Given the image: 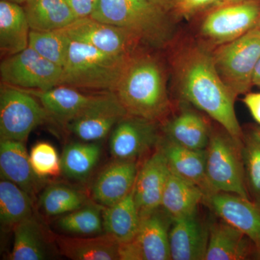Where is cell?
Returning <instances> with one entry per match:
<instances>
[{
	"instance_id": "ffe728a7",
	"label": "cell",
	"mask_w": 260,
	"mask_h": 260,
	"mask_svg": "<svg viewBox=\"0 0 260 260\" xmlns=\"http://www.w3.org/2000/svg\"><path fill=\"white\" fill-rule=\"evenodd\" d=\"M157 149L164 155L170 172L199 186L205 195L211 194L206 177L205 150L184 148L162 135Z\"/></svg>"
},
{
	"instance_id": "277c9868",
	"label": "cell",
	"mask_w": 260,
	"mask_h": 260,
	"mask_svg": "<svg viewBox=\"0 0 260 260\" xmlns=\"http://www.w3.org/2000/svg\"><path fill=\"white\" fill-rule=\"evenodd\" d=\"M131 56L112 55L71 41L59 85L114 93Z\"/></svg>"
},
{
	"instance_id": "52a82bcc",
	"label": "cell",
	"mask_w": 260,
	"mask_h": 260,
	"mask_svg": "<svg viewBox=\"0 0 260 260\" xmlns=\"http://www.w3.org/2000/svg\"><path fill=\"white\" fill-rule=\"evenodd\" d=\"M50 116L34 95L10 85L0 90V139L23 142Z\"/></svg>"
},
{
	"instance_id": "4fadbf2b",
	"label": "cell",
	"mask_w": 260,
	"mask_h": 260,
	"mask_svg": "<svg viewBox=\"0 0 260 260\" xmlns=\"http://www.w3.org/2000/svg\"><path fill=\"white\" fill-rule=\"evenodd\" d=\"M127 114L115 93L106 92L65 126L81 141L98 143L111 134L114 126Z\"/></svg>"
},
{
	"instance_id": "ba28073f",
	"label": "cell",
	"mask_w": 260,
	"mask_h": 260,
	"mask_svg": "<svg viewBox=\"0 0 260 260\" xmlns=\"http://www.w3.org/2000/svg\"><path fill=\"white\" fill-rule=\"evenodd\" d=\"M62 68L28 47L3 58L0 76L5 85L26 90H46L60 85Z\"/></svg>"
},
{
	"instance_id": "f1b7e54d",
	"label": "cell",
	"mask_w": 260,
	"mask_h": 260,
	"mask_svg": "<svg viewBox=\"0 0 260 260\" xmlns=\"http://www.w3.org/2000/svg\"><path fill=\"white\" fill-rule=\"evenodd\" d=\"M101 155L102 146L99 143L84 141L70 143L61 153V174L71 180L85 181L96 167Z\"/></svg>"
},
{
	"instance_id": "e0dca14e",
	"label": "cell",
	"mask_w": 260,
	"mask_h": 260,
	"mask_svg": "<svg viewBox=\"0 0 260 260\" xmlns=\"http://www.w3.org/2000/svg\"><path fill=\"white\" fill-rule=\"evenodd\" d=\"M172 260H205L208 242V223H204L198 212L172 219L169 233Z\"/></svg>"
},
{
	"instance_id": "f546056e",
	"label": "cell",
	"mask_w": 260,
	"mask_h": 260,
	"mask_svg": "<svg viewBox=\"0 0 260 260\" xmlns=\"http://www.w3.org/2000/svg\"><path fill=\"white\" fill-rule=\"evenodd\" d=\"M34 216L32 197L11 181H0V221L4 230H13Z\"/></svg>"
},
{
	"instance_id": "836d02e7",
	"label": "cell",
	"mask_w": 260,
	"mask_h": 260,
	"mask_svg": "<svg viewBox=\"0 0 260 260\" xmlns=\"http://www.w3.org/2000/svg\"><path fill=\"white\" fill-rule=\"evenodd\" d=\"M71 39L62 30H30L28 47L58 66L63 68L69 53Z\"/></svg>"
},
{
	"instance_id": "e575fe53",
	"label": "cell",
	"mask_w": 260,
	"mask_h": 260,
	"mask_svg": "<svg viewBox=\"0 0 260 260\" xmlns=\"http://www.w3.org/2000/svg\"><path fill=\"white\" fill-rule=\"evenodd\" d=\"M29 158L32 170L39 179L44 180L61 174V157L50 143L40 142L34 145Z\"/></svg>"
},
{
	"instance_id": "8fae6325",
	"label": "cell",
	"mask_w": 260,
	"mask_h": 260,
	"mask_svg": "<svg viewBox=\"0 0 260 260\" xmlns=\"http://www.w3.org/2000/svg\"><path fill=\"white\" fill-rule=\"evenodd\" d=\"M61 30L71 41L83 43L112 55L133 56L139 51L142 44L127 30L91 17L76 19Z\"/></svg>"
},
{
	"instance_id": "d4e9b609",
	"label": "cell",
	"mask_w": 260,
	"mask_h": 260,
	"mask_svg": "<svg viewBox=\"0 0 260 260\" xmlns=\"http://www.w3.org/2000/svg\"><path fill=\"white\" fill-rule=\"evenodd\" d=\"M205 196L199 186L170 172L162 193L160 208L172 219L182 218L198 212Z\"/></svg>"
},
{
	"instance_id": "5bb4252c",
	"label": "cell",
	"mask_w": 260,
	"mask_h": 260,
	"mask_svg": "<svg viewBox=\"0 0 260 260\" xmlns=\"http://www.w3.org/2000/svg\"><path fill=\"white\" fill-rule=\"evenodd\" d=\"M217 217L246 234L256 248L260 259V207L237 194L215 192L205 195L203 202Z\"/></svg>"
},
{
	"instance_id": "4316f807",
	"label": "cell",
	"mask_w": 260,
	"mask_h": 260,
	"mask_svg": "<svg viewBox=\"0 0 260 260\" xmlns=\"http://www.w3.org/2000/svg\"><path fill=\"white\" fill-rule=\"evenodd\" d=\"M23 8L35 31L61 30L77 19L65 0H26Z\"/></svg>"
},
{
	"instance_id": "b9f144b4",
	"label": "cell",
	"mask_w": 260,
	"mask_h": 260,
	"mask_svg": "<svg viewBox=\"0 0 260 260\" xmlns=\"http://www.w3.org/2000/svg\"><path fill=\"white\" fill-rule=\"evenodd\" d=\"M7 1L12 2V3H17V4H24L26 0H7Z\"/></svg>"
},
{
	"instance_id": "5b68a950",
	"label": "cell",
	"mask_w": 260,
	"mask_h": 260,
	"mask_svg": "<svg viewBox=\"0 0 260 260\" xmlns=\"http://www.w3.org/2000/svg\"><path fill=\"white\" fill-rule=\"evenodd\" d=\"M218 125L212 128L205 150L207 180L212 193H231L251 200L246 186L242 140Z\"/></svg>"
},
{
	"instance_id": "44dd1931",
	"label": "cell",
	"mask_w": 260,
	"mask_h": 260,
	"mask_svg": "<svg viewBox=\"0 0 260 260\" xmlns=\"http://www.w3.org/2000/svg\"><path fill=\"white\" fill-rule=\"evenodd\" d=\"M160 128L162 137L173 143L192 150H205L213 126L199 112L184 108Z\"/></svg>"
},
{
	"instance_id": "8d00e7d4",
	"label": "cell",
	"mask_w": 260,
	"mask_h": 260,
	"mask_svg": "<svg viewBox=\"0 0 260 260\" xmlns=\"http://www.w3.org/2000/svg\"><path fill=\"white\" fill-rule=\"evenodd\" d=\"M77 19L90 17L99 5V0H65Z\"/></svg>"
},
{
	"instance_id": "ab89813d",
	"label": "cell",
	"mask_w": 260,
	"mask_h": 260,
	"mask_svg": "<svg viewBox=\"0 0 260 260\" xmlns=\"http://www.w3.org/2000/svg\"><path fill=\"white\" fill-rule=\"evenodd\" d=\"M253 85L260 87V59L256 64L254 70V76H253Z\"/></svg>"
},
{
	"instance_id": "3957f363",
	"label": "cell",
	"mask_w": 260,
	"mask_h": 260,
	"mask_svg": "<svg viewBox=\"0 0 260 260\" xmlns=\"http://www.w3.org/2000/svg\"><path fill=\"white\" fill-rule=\"evenodd\" d=\"M90 17L127 30L149 47H164L172 37L167 12L148 0H99Z\"/></svg>"
},
{
	"instance_id": "6da1fadb",
	"label": "cell",
	"mask_w": 260,
	"mask_h": 260,
	"mask_svg": "<svg viewBox=\"0 0 260 260\" xmlns=\"http://www.w3.org/2000/svg\"><path fill=\"white\" fill-rule=\"evenodd\" d=\"M174 70L181 97L242 140L243 130L235 111L237 96L219 75L213 52L199 45L185 47L176 56Z\"/></svg>"
},
{
	"instance_id": "1f68e13d",
	"label": "cell",
	"mask_w": 260,
	"mask_h": 260,
	"mask_svg": "<svg viewBox=\"0 0 260 260\" xmlns=\"http://www.w3.org/2000/svg\"><path fill=\"white\" fill-rule=\"evenodd\" d=\"M102 205L90 201L79 209L61 215L56 226L61 232L75 237H90L104 234Z\"/></svg>"
},
{
	"instance_id": "2e32d148",
	"label": "cell",
	"mask_w": 260,
	"mask_h": 260,
	"mask_svg": "<svg viewBox=\"0 0 260 260\" xmlns=\"http://www.w3.org/2000/svg\"><path fill=\"white\" fill-rule=\"evenodd\" d=\"M139 168L138 161L114 159L94 181L92 200L103 207L119 203L133 191Z\"/></svg>"
},
{
	"instance_id": "4dcf8cb0",
	"label": "cell",
	"mask_w": 260,
	"mask_h": 260,
	"mask_svg": "<svg viewBox=\"0 0 260 260\" xmlns=\"http://www.w3.org/2000/svg\"><path fill=\"white\" fill-rule=\"evenodd\" d=\"M39 206L47 216L59 217L88 204L87 194L74 186L54 183L49 184L39 196Z\"/></svg>"
},
{
	"instance_id": "7c38bea8",
	"label": "cell",
	"mask_w": 260,
	"mask_h": 260,
	"mask_svg": "<svg viewBox=\"0 0 260 260\" xmlns=\"http://www.w3.org/2000/svg\"><path fill=\"white\" fill-rule=\"evenodd\" d=\"M172 218L161 208L142 217L134 239L120 244L119 260H170L169 233Z\"/></svg>"
},
{
	"instance_id": "7bdbcfd3",
	"label": "cell",
	"mask_w": 260,
	"mask_h": 260,
	"mask_svg": "<svg viewBox=\"0 0 260 260\" xmlns=\"http://www.w3.org/2000/svg\"><path fill=\"white\" fill-rule=\"evenodd\" d=\"M258 26H259V28H260V20H259V25H258Z\"/></svg>"
},
{
	"instance_id": "d6986e66",
	"label": "cell",
	"mask_w": 260,
	"mask_h": 260,
	"mask_svg": "<svg viewBox=\"0 0 260 260\" xmlns=\"http://www.w3.org/2000/svg\"><path fill=\"white\" fill-rule=\"evenodd\" d=\"M23 90L37 98L51 119L64 126L83 114L103 95H88L66 85H58L46 90Z\"/></svg>"
},
{
	"instance_id": "83f0119b",
	"label": "cell",
	"mask_w": 260,
	"mask_h": 260,
	"mask_svg": "<svg viewBox=\"0 0 260 260\" xmlns=\"http://www.w3.org/2000/svg\"><path fill=\"white\" fill-rule=\"evenodd\" d=\"M140 220L133 190L119 203L103 208L104 232L110 234L120 244H126L134 239Z\"/></svg>"
},
{
	"instance_id": "603a6c76",
	"label": "cell",
	"mask_w": 260,
	"mask_h": 260,
	"mask_svg": "<svg viewBox=\"0 0 260 260\" xmlns=\"http://www.w3.org/2000/svg\"><path fill=\"white\" fill-rule=\"evenodd\" d=\"M61 255L73 260H119L120 244L110 234L90 237L54 236Z\"/></svg>"
},
{
	"instance_id": "60d3db41",
	"label": "cell",
	"mask_w": 260,
	"mask_h": 260,
	"mask_svg": "<svg viewBox=\"0 0 260 260\" xmlns=\"http://www.w3.org/2000/svg\"><path fill=\"white\" fill-rule=\"evenodd\" d=\"M244 1H248V0H223V3H222L220 6H223V5H225L234 4V3H242V2Z\"/></svg>"
},
{
	"instance_id": "ac0fdd59",
	"label": "cell",
	"mask_w": 260,
	"mask_h": 260,
	"mask_svg": "<svg viewBox=\"0 0 260 260\" xmlns=\"http://www.w3.org/2000/svg\"><path fill=\"white\" fill-rule=\"evenodd\" d=\"M246 259H256V248L252 241L223 219L218 217L210 221L205 260Z\"/></svg>"
},
{
	"instance_id": "d6a6232c",
	"label": "cell",
	"mask_w": 260,
	"mask_h": 260,
	"mask_svg": "<svg viewBox=\"0 0 260 260\" xmlns=\"http://www.w3.org/2000/svg\"><path fill=\"white\" fill-rule=\"evenodd\" d=\"M242 154L249 198L260 207V126L244 131Z\"/></svg>"
},
{
	"instance_id": "f35d334b",
	"label": "cell",
	"mask_w": 260,
	"mask_h": 260,
	"mask_svg": "<svg viewBox=\"0 0 260 260\" xmlns=\"http://www.w3.org/2000/svg\"><path fill=\"white\" fill-rule=\"evenodd\" d=\"M166 12H169L175 0H148Z\"/></svg>"
},
{
	"instance_id": "7a4b0ae2",
	"label": "cell",
	"mask_w": 260,
	"mask_h": 260,
	"mask_svg": "<svg viewBox=\"0 0 260 260\" xmlns=\"http://www.w3.org/2000/svg\"><path fill=\"white\" fill-rule=\"evenodd\" d=\"M166 77L155 56L138 51L128 61L114 93L129 115L160 123L171 111Z\"/></svg>"
},
{
	"instance_id": "74e56055",
	"label": "cell",
	"mask_w": 260,
	"mask_h": 260,
	"mask_svg": "<svg viewBox=\"0 0 260 260\" xmlns=\"http://www.w3.org/2000/svg\"><path fill=\"white\" fill-rule=\"evenodd\" d=\"M243 102L260 126V93H246Z\"/></svg>"
},
{
	"instance_id": "cb8c5ba5",
	"label": "cell",
	"mask_w": 260,
	"mask_h": 260,
	"mask_svg": "<svg viewBox=\"0 0 260 260\" xmlns=\"http://www.w3.org/2000/svg\"><path fill=\"white\" fill-rule=\"evenodd\" d=\"M30 28L23 7L0 2V51L3 58L14 55L28 47Z\"/></svg>"
},
{
	"instance_id": "30bf717a",
	"label": "cell",
	"mask_w": 260,
	"mask_h": 260,
	"mask_svg": "<svg viewBox=\"0 0 260 260\" xmlns=\"http://www.w3.org/2000/svg\"><path fill=\"white\" fill-rule=\"evenodd\" d=\"M260 3L248 0L218 7L202 23L201 34L220 46L235 40L259 25Z\"/></svg>"
},
{
	"instance_id": "9c48e42d",
	"label": "cell",
	"mask_w": 260,
	"mask_h": 260,
	"mask_svg": "<svg viewBox=\"0 0 260 260\" xmlns=\"http://www.w3.org/2000/svg\"><path fill=\"white\" fill-rule=\"evenodd\" d=\"M161 137L159 122L127 114L111 133L109 150L115 160L139 162L156 150Z\"/></svg>"
},
{
	"instance_id": "9a60e30c",
	"label": "cell",
	"mask_w": 260,
	"mask_h": 260,
	"mask_svg": "<svg viewBox=\"0 0 260 260\" xmlns=\"http://www.w3.org/2000/svg\"><path fill=\"white\" fill-rule=\"evenodd\" d=\"M169 167L162 153L156 149L139 168L133 195L140 218L160 208Z\"/></svg>"
},
{
	"instance_id": "8992f818",
	"label": "cell",
	"mask_w": 260,
	"mask_h": 260,
	"mask_svg": "<svg viewBox=\"0 0 260 260\" xmlns=\"http://www.w3.org/2000/svg\"><path fill=\"white\" fill-rule=\"evenodd\" d=\"M221 79L237 96L246 94L260 59V28L256 26L235 40L222 44L213 52Z\"/></svg>"
},
{
	"instance_id": "d590c367",
	"label": "cell",
	"mask_w": 260,
	"mask_h": 260,
	"mask_svg": "<svg viewBox=\"0 0 260 260\" xmlns=\"http://www.w3.org/2000/svg\"><path fill=\"white\" fill-rule=\"evenodd\" d=\"M222 3L223 0H175L170 11L176 17L189 18L207 8H218Z\"/></svg>"
},
{
	"instance_id": "484cf974",
	"label": "cell",
	"mask_w": 260,
	"mask_h": 260,
	"mask_svg": "<svg viewBox=\"0 0 260 260\" xmlns=\"http://www.w3.org/2000/svg\"><path fill=\"white\" fill-rule=\"evenodd\" d=\"M14 241L8 259L44 260L51 256L50 246L42 224L35 217L24 220L13 229Z\"/></svg>"
},
{
	"instance_id": "7402d4cb",
	"label": "cell",
	"mask_w": 260,
	"mask_h": 260,
	"mask_svg": "<svg viewBox=\"0 0 260 260\" xmlns=\"http://www.w3.org/2000/svg\"><path fill=\"white\" fill-rule=\"evenodd\" d=\"M0 174L2 179L14 183L31 197L43 181L32 170L24 143L15 140H0Z\"/></svg>"
}]
</instances>
